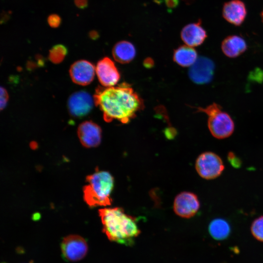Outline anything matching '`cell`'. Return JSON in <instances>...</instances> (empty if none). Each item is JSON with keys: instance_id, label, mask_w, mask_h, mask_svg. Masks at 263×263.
Instances as JSON below:
<instances>
[{"instance_id": "6da1fadb", "label": "cell", "mask_w": 263, "mask_h": 263, "mask_svg": "<svg viewBox=\"0 0 263 263\" xmlns=\"http://www.w3.org/2000/svg\"><path fill=\"white\" fill-rule=\"evenodd\" d=\"M94 99L107 122L116 120L123 124L128 123L144 107L142 99L127 83L117 86L99 87Z\"/></svg>"}, {"instance_id": "7a4b0ae2", "label": "cell", "mask_w": 263, "mask_h": 263, "mask_svg": "<svg viewBox=\"0 0 263 263\" xmlns=\"http://www.w3.org/2000/svg\"><path fill=\"white\" fill-rule=\"evenodd\" d=\"M103 231L109 240L125 245H132L140 234L135 218L119 207H104L98 211Z\"/></svg>"}, {"instance_id": "3957f363", "label": "cell", "mask_w": 263, "mask_h": 263, "mask_svg": "<svg viewBox=\"0 0 263 263\" xmlns=\"http://www.w3.org/2000/svg\"><path fill=\"white\" fill-rule=\"evenodd\" d=\"M83 188V198L90 207H106L111 205V194L114 178L107 171L97 170L88 175Z\"/></svg>"}, {"instance_id": "277c9868", "label": "cell", "mask_w": 263, "mask_h": 263, "mask_svg": "<svg viewBox=\"0 0 263 263\" xmlns=\"http://www.w3.org/2000/svg\"><path fill=\"white\" fill-rule=\"evenodd\" d=\"M197 110L208 115V127L214 137L224 139L233 133L234 129L233 120L228 114L222 110L219 105L213 103L205 108H197Z\"/></svg>"}, {"instance_id": "5b68a950", "label": "cell", "mask_w": 263, "mask_h": 263, "mask_svg": "<svg viewBox=\"0 0 263 263\" xmlns=\"http://www.w3.org/2000/svg\"><path fill=\"white\" fill-rule=\"evenodd\" d=\"M195 166L198 174L207 180L217 178L225 168L221 157L211 151L204 152L200 154L196 160Z\"/></svg>"}, {"instance_id": "8992f818", "label": "cell", "mask_w": 263, "mask_h": 263, "mask_svg": "<svg viewBox=\"0 0 263 263\" xmlns=\"http://www.w3.org/2000/svg\"><path fill=\"white\" fill-rule=\"evenodd\" d=\"M63 257L68 261H78L83 259L88 251V245L84 239L77 235L65 237L61 244Z\"/></svg>"}, {"instance_id": "52a82bcc", "label": "cell", "mask_w": 263, "mask_h": 263, "mask_svg": "<svg viewBox=\"0 0 263 263\" xmlns=\"http://www.w3.org/2000/svg\"><path fill=\"white\" fill-rule=\"evenodd\" d=\"M200 204L197 196L191 192L184 191L178 194L173 202V210L179 216L189 218L198 212Z\"/></svg>"}, {"instance_id": "ba28073f", "label": "cell", "mask_w": 263, "mask_h": 263, "mask_svg": "<svg viewBox=\"0 0 263 263\" xmlns=\"http://www.w3.org/2000/svg\"><path fill=\"white\" fill-rule=\"evenodd\" d=\"M94 99L86 91H77L68 98L67 107L70 115L75 118H81L92 110Z\"/></svg>"}, {"instance_id": "9c48e42d", "label": "cell", "mask_w": 263, "mask_h": 263, "mask_svg": "<svg viewBox=\"0 0 263 263\" xmlns=\"http://www.w3.org/2000/svg\"><path fill=\"white\" fill-rule=\"evenodd\" d=\"M215 65L210 59L201 56L197 59L191 66L188 75L191 80L198 84H204L210 82L213 78Z\"/></svg>"}, {"instance_id": "30bf717a", "label": "cell", "mask_w": 263, "mask_h": 263, "mask_svg": "<svg viewBox=\"0 0 263 263\" xmlns=\"http://www.w3.org/2000/svg\"><path fill=\"white\" fill-rule=\"evenodd\" d=\"M95 72L99 82L105 87L114 86L120 78V73L114 63L108 57L98 61Z\"/></svg>"}, {"instance_id": "8fae6325", "label": "cell", "mask_w": 263, "mask_h": 263, "mask_svg": "<svg viewBox=\"0 0 263 263\" xmlns=\"http://www.w3.org/2000/svg\"><path fill=\"white\" fill-rule=\"evenodd\" d=\"M77 135L82 146L91 148L96 147L100 144L102 131L97 124L92 121H86L79 125Z\"/></svg>"}, {"instance_id": "7c38bea8", "label": "cell", "mask_w": 263, "mask_h": 263, "mask_svg": "<svg viewBox=\"0 0 263 263\" xmlns=\"http://www.w3.org/2000/svg\"><path fill=\"white\" fill-rule=\"evenodd\" d=\"M95 73L94 66L86 60L75 62L70 67L69 73L72 81L80 85L86 86L93 80Z\"/></svg>"}, {"instance_id": "4fadbf2b", "label": "cell", "mask_w": 263, "mask_h": 263, "mask_svg": "<svg viewBox=\"0 0 263 263\" xmlns=\"http://www.w3.org/2000/svg\"><path fill=\"white\" fill-rule=\"evenodd\" d=\"M180 35L186 45L192 47L202 44L207 37L206 31L201 26L200 20L197 22L185 26L181 30Z\"/></svg>"}, {"instance_id": "5bb4252c", "label": "cell", "mask_w": 263, "mask_h": 263, "mask_svg": "<svg viewBox=\"0 0 263 263\" xmlns=\"http://www.w3.org/2000/svg\"><path fill=\"white\" fill-rule=\"evenodd\" d=\"M246 13L245 6L240 0H231L223 6V17L228 22L236 26L240 25L243 22Z\"/></svg>"}, {"instance_id": "9a60e30c", "label": "cell", "mask_w": 263, "mask_h": 263, "mask_svg": "<svg viewBox=\"0 0 263 263\" xmlns=\"http://www.w3.org/2000/svg\"><path fill=\"white\" fill-rule=\"evenodd\" d=\"M222 50L226 56L236 57L245 51L247 45L242 37L236 35L229 36L222 42Z\"/></svg>"}, {"instance_id": "2e32d148", "label": "cell", "mask_w": 263, "mask_h": 263, "mask_svg": "<svg viewBox=\"0 0 263 263\" xmlns=\"http://www.w3.org/2000/svg\"><path fill=\"white\" fill-rule=\"evenodd\" d=\"M114 59L119 63L125 64L132 61L136 55V49L131 42L122 40L117 42L112 51Z\"/></svg>"}, {"instance_id": "e0dca14e", "label": "cell", "mask_w": 263, "mask_h": 263, "mask_svg": "<svg viewBox=\"0 0 263 263\" xmlns=\"http://www.w3.org/2000/svg\"><path fill=\"white\" fill-rule=\"evenodd\" d=\"M173 58L174 61L180 66L188 67L192 65L196 61L197 54L192 47L182 45L174 51Z\"/></svg>"}, {"instance_id": "ac0fdd59", "label": "cell", "mask_w": 263, "mask_h": 263, "mask_svg": "<svg viewBox=\"0 0 263 263\" xmlns=\"http://www.w3.org/2000/svg\"><path fill=\"white\" fill-rule=\"evenodd\" d=\"M209 232L212 238L217 240H222L229 235L230 227L228 222L221 218L213 220L208 226Z\"/></svg>"}, {"instance_id": "d6986e66", "label": "cell", "mask_w": 263, "mask_h": 263, "mask_svg": "<svg viewBox=\"0 0 263 263\" xmlns=\"http://www.w3.org/2000/svg\"><path fill=\"white\" fill-rule=\"evenodd\" d=\"M68 53L67 47L61 44L53 46L49 51L48 58L53 63L58 64L65 58Z\"/></svg>"}, {"instance_id": "ffe728a7", "label": "cell", "mask_w": 263, "mask_h": 263, "mask_svg": "<svg viewBox=\"0 0 263 263\" xmlns=\"http://www.w3.org/2000/svg\"><path fill=\"white\" fill-rule=\"evenodd\" d=\"M250 229L252 235L255 239L263 242V215L253 221Z\"/></svg>"}, {"instance_id": "44dd1931", "label": "cell", "mask_w": 263, "mask_h": 263, "mask_svg": "<svg viewBox=\"0 0 263 263\" xmlns=\"http://www.w3.org/2000/svg\"><path fill=\"white\" fill-rule=\"evenodd\" d=\"M47 22L51 27L57 28L61 23V19L59 15L53 14L48 17Z\"/></svg>"}, {"instance_id": "7402d4cb", "label": "cell", "mask_w": 263, "mask_h": 263, "mask_svg": "<svg viewBox=\"0 0 263 263\" xmlns=\"http://www.w3.org/2000/svg\"><path fill=\"white\" fill-rule=\"evenodd\" d=\"M228 160L234 168H239L241 165L240 159L232 152H229L227 155Z\"/></svg>"}, {"instance_id": "603a6c76", "label": "cell", "mask_w": 263, "mask_h": 263, "mask_svg": "<svg viewBox=\"0 0 263 263\" xmlns=\"http://www.w3.org/2000/svg\"><path fill=\"white\" fill-rule=\"evenodd\" d=\"M8 100V94L6 90L0 87V110H2L6 107Z\"/></svg>"}, {"instance_id": "cb8c5ba5", "label": "cell", "mask_w": 263, "mask_h": 263, "mask_svg": "<svg viewBox=\"0 0 263 263\" xmlns=\"http://www.w3.org/2000/svg\"><path fill=\"white\" fill-rule=\"evenodd\" d=\"M168 8L172 9L176 8L179 3V0H164Z\"/></svg>"}, {"instance_id": "d4e9b609", "label": "cell", "mask_w": 263, "mask_h": 263, "mask_svg": "<svg viewBox=\"0 0 263 263\" xmlns=\"http://www.w3.org/2000/svg\"><path fill=\"white\" fill-rule=\"evenodd\" d=\"M75 6L81 9H84L88 6V0H74Z\"/></svg>"}, {"instance_id": "484cf974", "label": "cell", "mask_w": 263, "mask_h": 263, "mask_svg": "<svg viewBox=\"0 0 263 263\" xmlns=\"http://www.w3.org/2000/svg\"><path fill=\"white\" fill-rule=\"evenodd\" d=\"M89 36L91 38L94 39L97 38L98 34L96 31H91L89 32Z\"/></svg>"}, {"instance_id": "4316f807", "label": "cell", "mask_w": 263, "mask_h": 263, "mask_svg": "<svg viewBox=\"0 0 263 263\" xmlns=\"http://www.w3.org/2000/svg\"><path fill=\"white\" fill-rule=\"evenodd\" d=\"M262 20H263V11H262Z\"/></svg>"}]
</instances>
